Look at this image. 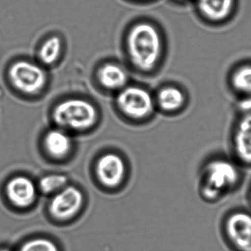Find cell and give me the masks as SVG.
Returning a JSON list of instances; mask_svg holds the SVG:
<instances>
[{
    "label": "cell",
    "mask_w": 251,
    "mask_h": 251,
    "mask_svg": "<svg viewBox=\"0 0 251 251\" xmlns=\"http://www.w3.org/2000/svg\"><path fill=\"white\" fill-rule=\"evenodd\" d=\"M37 189L31 180L17 176L11 179L5 186V194L11 204L18 208H27L34 202Z\"/></svg>",
    "instance_id": "12"
},
{
    "label": "cell",
    "mask_w": 251,
    "mask_h": 251,
    "mask_svg": "<svg viewBox=\"0 0 251 251\" xmlns=\"http://www.w3.org/2000/svg\"><path fill=\"white\" fill-rule=\"evenodd\" d=\"M67 177L63 175H48L41 179L39 189L45 194L57 193L67 186Z\"/></svg>",
    "instance_id": "17"
},
{
    "label": "cell",
    "mask_w": 251,
    "mask_h": 251,
    "mask_svg": "<svg viewBox=\"0 0 251 251\" xmlns=\"http://www.w3.org/2000/svg\"><path fill=\"white\" fill-rule=\"evenodd\" d=\"M8 76L10 83L16 90L28 95L42 92L48 81L46 73L42 67L24 60L11 64Z\"/></svg>",
    "instance_id": "6"
},
{
    "label": "cell",
    "mask_w": 251,
    "mask_h": 251,
    "mask_svg": "<svg viewBox=\"0 0 251 251\" xmlns=\"http://www.w3.org/2000/svg\"><path fill=\"white\" fill-rule=\"evenodd\" d=\"M98 81L105 89L118 90L123 89L127 81V73L115 64H105L100 68L98 73Z\"/></svg>",
    "instance_id": "15"
},
{
    "label": "cell",
    "mask_w": 251,
    "mask_h": 251,
    "mask_svg": "<svg viewBox=\"0 0 251 251\" xmlns=\"http://www.w3.org/2000/svg\"><path fill=\"white\" fill-rule=\"evenodd\" d=\"M238 106L241 113H251V96L239 98Z\"/></svg>",
    "instance_id": "19"
},
{
    "label": "cell",
    "mask_w": 251,
    "mask_h": 251,
    "mask_svg": "<svg viewBox=\"0 0 251 251\" xmlns=\"http://www.w3.org/2000/svg\"><path fill=\"white\" fill-rule=\"evenodd\" d=\"M19 251H59L58 247L52 241L48 239H32L27 241L20 248Z\"/></svg>",
    "instance_id": "18"
},
{
    "label": "cell",
    "mask_w": 251,
    "mask_h": 251,
    "mask_svg": "<svg viewBox=\"0 0 251 251\" xmlns=\"http://www.w3.org/2000/svg\"><path fill=\"white\" fill-rule=\"evenodd\" d=\"M247 198H248V202H249V205L251 208V183H250L249 187H248Z\"/></svg>",
    "instance_id": "20"
},
{
    "label": "cell",
    "mask_w": 251,
    "mask_h": 251,
    "mask_svg": "<svg viewBox=\"0 0 251 251\" xmlns=\"http://www.w3.org/2000/svg\"><path fill=\"white\" fill-rule=\"evenodd\" d=\"M244 170L232 157L219 155L208 158L200 170V198L214 204L236 192L243 182Z\"/></svg>",
    "instance_id": "1"
},
{
    "label": "cell",
    "mask_w": 251,
    "mask_h": 251,
    "mask_svg": "<svg viewBox=\"0 0 251 251\" xmlns=\"http://www.w3.org/2000/svg\"><path fill=\"white\" fill-rule=\"evenodd\" d=\"M83 202V194L79 189L74 186H66L52 198L50 211L58 220H68L77 214Z\"/></svg>",
    "instance_id": "8"
},
{
    "label": "cell",
    "mask_w": 251,
    "mask_h": 251,
    "mask_svg": "<svg viewBox=\"0 0 251 251\" xmlns=\"http://www.w3.org/2000/svg\"><path fill=\"white\" fill-rule=\"evenodd\" d=\"M126 165L120 155L108 153L102 155L97 164V175L100 181L107 187H116L123 181Z\"/></svg>",
    "instance_id": "11"
},
{
    "label": "cell",
    "mask_w": 251,
    "mask_h": 251,
    "mask_svg": "<svg viewBox=\"0 0 251 251\" xmlns=\"http://www.w3.org/2000/svg\"><path fill=\"white\" fill-rule=\"evenodd\" d=\"M176 1H179V2H185V1H188V0H176Z\"/></svg>",
    "instance_id": "22"
},
{
    "label": "cell",
    "mask_w": 251,
    "mask_h": 251,
    "mask_svg": "<svg viewBox=\"0 0 251 251\" xmlns=\"http://www.w3.org/2000/svg\"><path fill=\"white\" fill-rule=\"evenodd\" d=\"M0 251H11L7 248H0Z\"/></svg>",
    "instance_id": "21"
},
{
    "label": "cell",
    "mask_w": 251,
    "mask_h": 251,
    "mask_svg": "<svg viewBox=\"0 0 251 251\" xmlns=\"http://www.w3.org/2000/svg\"><path fill=\"white\" fill-rule=\"evenodd\" d=\"M117 105L123 114L139 121L151 118L157 110L154 95L137 86L123 89L117 96Z\"/></svg>",
    "instance_id": "5"
},
{
    "label": "cell",
    "mask_w": 251,
    "mask_h": 251,
    "mask_svg": "<svg viewBox=\"0 0 251 251\" xmlns=\"http://www.w3.org/2000/svg\"><path fill=\"white\" fill-rule=\"evenodd\" d=\"M140 1H145V0H140Z\"/></svg>",
    "instance_id": "23"
},
{
    "label": "cell",
    "mask_w": 251,
    "mask_h": 251,
    "mask_svg": "<svg viewBox=\"0 0 251 251\" xmlns=\"http://www.w3.org/2000/svg\"><path fill=\"white\" fill-rule=\"evenodd\" d=\"M220 230L232 251H251V208L237 207L229 210L222 219Z\"/></svg>",
    "instance_id": "4"
},
{
    "label": "cell",
    "mask_w": 251,
    "mask_h": 251,
    "mask_svg": "<svg viewBox=\"0 0 251 251\" xmlns=\"http://www.w3.org/2000/svg\"><path fill=\"white\" fill-rule=\"evenodd\" d=\"M127 48L135 68L144 73H153L159 68L165 56V39L156 25L142 21L129 30Z\"/></svg>",
    "instance_id": "2"
},
{
    "label": "cell",
    "mask_w": 251,
    "mask_h": 251,
    "mask_svg": "<svg viewBox=\"0 0 251 251\" xmlns=\"http://www.w3.org/2000/svg\"><path fill=\"white\" fill-rule=\"evenodd\" d=\"M154 98L157 109L167 115H175L183 111L189 100L186 91L175 83L160 87Z\"/></svg>",
    "instance_id": "9"
},
{
    "label": "cell",
    "mask_w": 251,
    "mask_h": 251,
    "mask_svg": "<svg viewBox=\"0 0 251 251\" xmlns=\"http://www.w3.org/2000/svg\"><path fill=\"white\" fill-rule=\"evenodd\" d=\"M62 52V42L58 36L47 39L38 52L39 61L47 66L52 65L59 59Z\"/></svg>",
    "instance_id": "16"
},
{
    "label": "cell",
    "mask_w": 251,
    "mask_h": 251,
    "mask_svg": "<svg viewBox=\"0 0 251 251\" xmlns=\"http://www.w3.org/2000/svg\"><path fill=\"white\" fill-rule=\"evenodd\" d=\"M54 123L63 130L83 131L95 126L98 112L93 104L79 98L66 100L52 111Z\"/></svg>",
    "instance_id": "3"
},
{
    "label": "cell",
    "mask_w": 251,
    "mask_h": 251,
    "mask_svg": "<svg viewBox=\"0 0 251 251\" xmlns=\"http://www.w3.org/2000/svg\"><path fill=\"white\" fill-rule=\"evenodd\" d=\"M227 81L239 98L251 96V62L242 63L232 69Z\"/></svg>",
    "instance_id": "14"
},
{
    "label": "cell",
    "mask_w": 251,
    "mask_h": 251,
    "mask_svg": "<svg viewBox=\"0 0 251 251\" xmlns=\"http://www.w3.org/2000/svg\"><path fill=\"white\" fill-rule=\"evenodd\" d=\"M235 0H197L198 14L205 23L220 25L227 23L235 11Z\"/></svg>",
    "instance_id": "10"
},
{
    "label": "cell",
    "mask_w": 251,
    "mask_h": 251,
    "mask_svg": "<svg viewBox=\"0 0 251 251\" xmlns=\"http://www.w3.org/2000/svg\"><path fill=\"white\" fill-rule=\"evenodd\" d=\"M231 157L244 169H251V113H241L230 136Z\"/></svg>",
    "instance_id": "7"
},
{
    "label": "cell",
    "mask_w": 251,
    "mask_h": 251,
    "mask_svg": "<svg viewBox=\"0 0 251 251\" xmlns=\"http://www.w3.org/2000/svg\"><path fill=\"white\" fill-rule=\"evenodd\" d=\"M44 145L47 152L50 156L59 159L69 155L73 142L67 132L58 127L50 130L45 134Z\"/></svg>",
    "instance_id": "13"
}]
</instances>
